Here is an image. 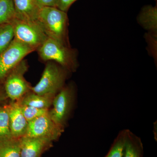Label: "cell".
I'll return each instance as SVG.
<instances>
[{
  "label": "cell",
  "mask_w": 157,
  "mask_h": 157,
  "mask_svg": "<svg viewBox=\"0 0 157 157\" xmlns=\"http://www.w3.org/2000/svg\"><path fill=\"white\" fill-rule=\"evenodd\" d=\"M38 21L49 38L68 45V17L65 11L53 7H42Z\"/></svg>",
  "instance_id": "obj_1"
},
{
  "label": "cell",
  "mask_w": 157,
  "mask_h": 157,
  "mask_svg": "<svg viewBox=\"0 0 157 157\" xmlns=\"http://www.w3.org/2000/svg\"><path fill=\"white\" fill-rule=\"evenodd\" d=\"M38 50L42 60L53 61L69 73L75 72L78 68L75 50L57 40L48 37Z\"/></svg>",
  "instance_id": "obj_2"
},
{
  "label": "cell",
  "mask_w": 157,
  "mask_h": 157,
  "mask_svg": "<svg viewBox=\"0 0 157 157\" xmlns=\"http://www.w3.org/2000/svg\"><path fill=\"white\" fill-rule=\"evenodd\" d=\"M69 73L56 63L48 62L39 82L32 87V91L42 95L55 96L64 87Z\"/></svg>",
  "instance_id": "obj_3"
},
{
  "label": "cell",
  "mask_w": 157,
  "mask_h": 157,
  "mask_svg": "<svg viewBox=\"0 0 157 157\" xmlns=\"http://www.w3.org/2000/svg\"><path fill=\"white\" fill-rule=\"evenodd\" d=\"M76 94L73 84L65 85L54 97L48 111L54 121L64 130L75 105Z\"/></svg>",
  "instance_id": "obj_4"
},
{
  "label": "cell",
  "mask_w": 157,
  "mask_h": 157,
  "mask_svg": "<svg viewBox=\"0 0 157 157\" xmlns=\"http://www.w3.org/2000/svg\"><path fill=\"white\" fill-rule=\"evenodd\" d=\"M11 23L14 28V39L35 50L38 49L48 38L38 21H30L16 17Z\"/></svg>",
  "instance_id": "obj_5"
},
{
  "label": "cell",
  "mask_w": 157,
  "mask_h": 157,
  "mask_svg": "<svg viewBox=\"0 0 157 157\" xmlns=\"http://www.w3.org/2000/svg\"><path fill=\"white\" fill-rule=\"evenodd\" d=\"M28 70L25 60H23L11 70L4 80V90L11 101H18L32 91L31 84L24 77Z\"/></svg>",
  "instance_id": "obj_6"
},
{
  "label": "cell",
  "mask_w": 157,
  "mask_h": 157,
  "mask_svg": "<svg viewBox=\"0 0 157 157\" xmlns=\"http://www.w3.org/2000/svg\"><path fill=\"white\" fill-rule=\"evenodd\" d=\"M33 48L13 39L9 47L0 54V82L5 80L13 70Z\"/></svg>",
  "instance_id": "obj_7"
},
{
  "label": "cell",
  "mask_w": 157,
  "mask_h": 157,
  "mask_svg": "<svg viewBox=\"0 0 157 157\" xmlns=\"http://www.w3.org/2000/svg\"><path fill=\"white\" fill-rule=\"evenodd\" d=\"M64 130L54 121L48 112L29 122L25 136L45 138L53 142L58 140Z\"/></svg>",
  "instance_id": "obj_8"
},
{
  "label": "cell",
  "mask_w": 157,
  "mask_h": 157,
  "mask_svg": "<svg viewBox=\"0 0 157 157\" xmlns=\"http://www.w3.org/2000/svg\"><path fill=\"white\" fill-rule=\"evenodd\" d=\"M21 157H41L53 146V141L45 138L23 136L21 137Z\"/></svg>",
  "instance_id": "obj_9"
},
{
  "label": "cell",
  "mask_w": 157,
  "mask_h": 157,
  "mask_svg": "<svg viewBox=\"0 0 157 157\" xmlns=\"http://www.w3.org/2000/svg\"><path fill=\"white\" fill-rule=\"evenodd\" d=\"M9 123L12 137L20 138L25 135L28 122L21 112L18 101H11L7 104Z\"/></svg>",
  "instance_id": "obj_10"
},
{
  "label": "cell",
  "mask_w": 157,
  "mask_h": 157,
  "mask_svg": "<svg viewBox=\"0 0 157 157\" xmlns=\"http://www.w3.org/2000/svg\"><path fill=\"white\" fill-rule=\"evenodd\" d=\"M16 17L19 19L38 21L41 6L35 0H13Z\"/></svg>",
  "instance_id": "obj_11"
},
{
  "label": "cell",
  "mask_w": 157,
  "mask_h": 157,
  "mask_svg": "<svg viewBox=\"0 0 157 157\" xmlns=\"http://www.w3.org/2000/svg\"><path fill=\"white\" fill-rule=\"evenodd\" d=\"M55 97L50 95H39L31 91L17 101L22 105L39 109H49Z\"/></svg>",
  "instance_id": "obj_12"
},
{
  "label": "cell",
  "mask_w": 157,
  "mask_h": 157,
  "mask_svg": "<svg viewBox=\"0 0 157 157\" xmlns=\"http://www.w3.org/2000/svg\"><path fill=\"white\" fill-rule=\"evenodd\" d=\"M143 147L140 138L127 129L124 157H143Z\"/></svg>",
  "instance_id": "obj_13"
},
{
  "label": "cell",
  "mask_w": 157,
  "mask_h": 157,
  "mask_svg": "<svg viewBox=\"0 0 157 157\" xmlns=\"http://www.w3.org/2000/svg\"><path fill=\"white\" fill-rule=\"evenodd\" d=\"M20 139H0V157H21Z\"/></svg>",
  "instance_id": "obj_14"
},
{
  "label": "cell",
  "mask_w": 157,
  "mask_h": 157,
  "mask_svg": "<svg viewBox=\"0 0 157 157\" xmlns=\"http://www.w3.org/2000/svg\"><path fill=\"white\" fill-rule=\"evenodd\" d=\"M157 15L156 7H147L140 14L139 21L144 28L156 34Z\"/></svg>",
  "instance_id": "obj_15"
},
{
  "label": "cell",
  "mask_w": 157,
  "mask_h": 157,
  "mask_svg": "<svg viewBox=\"0 0 157 157\" xmlns=\"http://www.w3.org/2000/svg\"><path fill=\"white\" fill-rule=\"evenodd\" d=\"M16 17L13 0H0V25L11 23Z\"/></svg>",
  "instance_id": "obj_16"
},
{
  "label": "cell",
  "mask_w": 157,
  "mask_h": 157,
  "mask_svg": "<svg viewBox=\"0 0 157 157\" xmlns=\"http://www.w3.org/2000/svg\"><path fill=\"white\" fill-rule=\"evenodd\" d=\"M127 132V129H124L119 133L105 157H124Z\"/></svg>",
  "instance_id": "obj_17"
},
{
  "label": "cell",
  "mask_w": 157,
  "mask_h": 157,
  "mask_svg": "<svg viewBox=\"0 0 157 157\" xmlns=\"http://www.w3.org/2000/svg\"><path fill=\"white\" fill-rule=\"evenodd\" d=\"M14 37V28L11 23L0 25V54L9 47Z\"/></svg>",
  "instance_id": "obj_18"
},
{
  "label": "cell",
  "mask_w": 157,
  "mask_h": 157,
  "mask_svg": "<svg viewBox=\"0 0 157 157\" xmlns=\"http://www.w3.org/2000/svg\"><path fill=\"white\" fill-rule=\"evenodd\" d=\"M7 103L0 105V139L12 137Z\"/></svg>",
  "instance_id": "obj_19"
},
{
  "label": "cell",
  "mask_w": 157,
  "mask_h": 157,
  "mask_svg": "<svg viewBox=\"0 0 157 157\" xmlns=\"http://www.w3.org/2000/svg\"><path fill=\"white\" fill-rule=\"evenodd\" d=\"M19 104L21 112L28 122L47 113L49 110V109H39L32 106L22 105L20 103Z\"/></svg>",
  "instance_id": "obj_20"
},
{
  "label": "cell",
  "mask_w": 157,
  "mask_h": 157,
  "mask_svg": "<svg viewBox=\"0 0 157 157\" xmlns=\"http://www.w3.org/2000/svg\"><path fill=\"white\" fill-rule=\"evenodd\" d=\"M77 0H58L57 8L65 11H67L70 6Z\"/></svg>",
  "instance_id": "obj_21"
},
{
  "label": "cell",
  "mask_w": 157,
  "mask_h": 157,
  "mask_svg": "<svg viewBox=\"0 0 157 157\" xmlns=\"http://www.w3.org/2000/svg\"><path fill=\"white\" fill-rule=\"evenodd\" d=\"M41 7H56L58 0H35Z\"/></svg>",
  "instance_id": "obj_22"
},
{
  "label": "cell",
  "mask_w": 157,
  "mask_h": 157,
  "mask_svg": "<svg viewBox=\"0 0 157 157\" xmlns=\"http://www.w3.org/2000/svg\"><path fill=\"white\" fill-rule=\"evenodd\" d=\"M9 99L6 95L5 90L0 88V105L4 104V102Z\"/></svg>",
  "instance_id": "obj_23"
}]
</instances>
